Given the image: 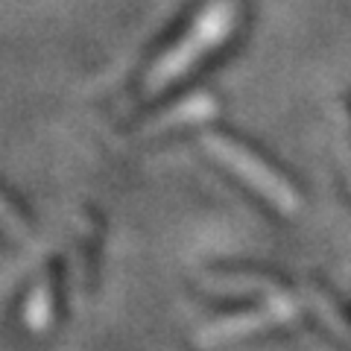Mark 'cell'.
Segmentation results:
<instances>
[{
  "mask_svg": "<svg viewBox=\"0 0 351 351\" xmlns=\"http://www.w3.org/2000/svg\"><path fill=\"white\" fill-rule=\"evenodd\" d=\"M237 27V3L234 0H214L208 3L199 15H196L193 27L188 36H182L173 44L170 53L152 64V71L144 80V94L156 97L158 91H164L167 85H173L176 80H182L184 73L199 59H205L208 53H214L219 44H223Z\"/></svg>",
  "mask_w": 351,
  "mask_h": 351,
  "instance_id": "obj_1",
  "label": "cell"
},
{
  "mask_svg": "<svg viewBox=\"0 0 351 351\" xmlns=\"http://www.w3.org/2000/svg\"><path fill=\"white\" fill-rule=\"evenodd\" d=\"M205 149L211 152L223 167L240 176L252 191H258L263 199H269L276 208H281V211H293L295 208V196L290 191V184L284 182L278 173H272L258 156H252L246 147L234 144V141H226L219 135H211V138H205Z\"/></svg>",
  "mask_w": 351,
  "mask_h": 351,
  "instance_id": "obj_2",
  "label": "cell"
},
{
  "mask_svg": "<svg viewBox=\"0 0 351 351\" xmlns=\"http://www.w3.org/2000/svg\"><path fill=\"white\" fill-rule=\"evenodd\" d=\"M295 313V304L287 299H272L269 304H263L261 311H246V313H234V316H226L214 325H205L202 334H199V343L202 346H217V343H232V339H243L249 334H258L263 331L267 325H276L290 319Z\"/></svg>",
  "mask_w": 351,
  "mask_h": 351,
  "instance_id": "obj_3",
  "label": "cell"
},
{
  "mask_svg": "<svg viewBox=\"0 0 351 351\" xmlns=\"http://www.w3.org/2000/svg\"><path fill=\"white\" fill-rule=\"evenodd\" d=\"M217 112V103L211 97H191V100H182L173 112L161 114L156 123H149V132H158V129H173V126H184V123H196V120H205Z\"/></svg>",
  "mask_w": 351,
  "mask_h": 351,
  "instance_id": "obj_4",
  "label": "cell"
},
{
  "mask_svg": "<svg viewBox=\"0 0 351 351\" xmlns=\"http://www.w3.org/2000/svg\"><path fill=\"white\" fill-rule=\"evenodd\" d=\"M53 319V293H50V284H38L36 293L29 295V307H27V325L41 331L47 328Z\"/></svg>",
  "mask_w": 351,
  "mask_h": 351,
  "instance_id": "obj_5",
  "label": "cell"
},
{
  "mask_svg": "<svg viewBox=\"0 0 351 351\" xmlns=\"http://www.w3.org/2000/svg\"><path fill=\"white\" fill-rule=\"evenodd\" d=\"M208 287L217 293H258V290H269L261 278H217L208 281Z\"/></svg>",
  "mask_w": 351,
  "mask_h": 351,
  "instance_id": "obj_6",
  "label": "cell"
},
{
  "mask_svg": "<svg viewBox=\"0 0 351 351\" xmlns=\"http://www.w3.org/2000/svg\"><path fill=\"white\" fill-rule=\"evenodd\" d=\"M0 228H6L12 237H27V223L15 214V208L0 196Z\"/></svg>",
  "mask_w": 351,
  "mask_h": 351,
  "instance_id": "obj_7",
  "label": "cell"
}]
</instances>
